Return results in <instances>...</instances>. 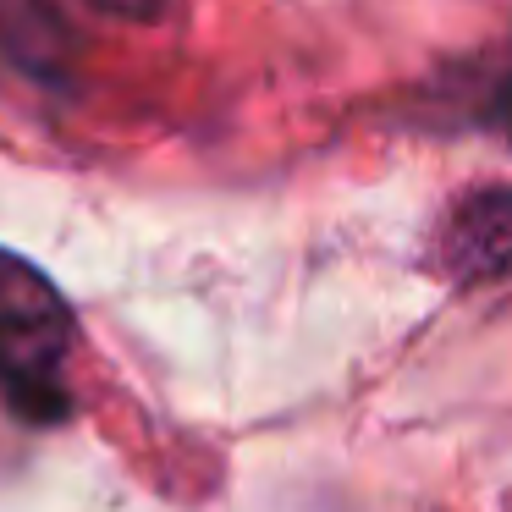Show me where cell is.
Here are the masks:
<instances>
[{"label": "cell", "mask_w": 512, "mask_h": 512, "mask_svg": "<svg viewBox=\"0 0 512 512\" xmlns=\"http://www.w3.org/2000/svg\"><path fill=\"white\" fill-rule=\"evenodd\" d=\"M78 347L61 287L23 254L0 248V397L28 424H61L72 413L67 364Z\"/></svg>", "instance_id": "1"}, {"label": "cell", "mask_w": 512, "mask_h": 512, "mask_svg": "<svg viewBox=\"0 0 512 512\" xmlns=\"http://www.w3.org/2000/svg\"><path fill=\"white\" fill-rule=\"evenodd\" d=\"M435 265L457 287L512 281V188L507 182L463 193L446 210L441 232H435Z\"/></svg>", "instance_id": "2"}, {"label": "cell", "mask_w": 512, "mask_h": 512, "mask_svg": "<svg viewBox=\"0 0 512 512\" xmlns=\"http://www.w3.org/2000/svg\"><path fill=\"white\" fill-rule=\"evenodd\" d=\"M0 50L23 72L56 83L67 72L72 39H67V23H61V12L50 0H0Z\"/></svg>", "instance_id": "3"}, {"label": "cell", "mask_w": 512, "mask_h": 512, "mask_svg": "<svg viewBox=\"0 0 512 512\" xmlns=\"http://www.w3.org/2000/svg\"><path fill=\"white\" fill-rule=\"evenodd\" d=\"M496 127L507 133V144H512V83L501 89V100H496Z\"/></svg>", "instance_id": "5"}, {"label": "cell", "mask_w": 512, "mask_h": 512, "mask_svg": "<svg viewBox=\"0 0 512 512\" xmlns=\"http://www.w3.org/2000/svg\"><path fill=\"white\" fill-rule=\"evenodd\" d=\"M89 6H100L111 17H127V23H155L166 12V0H89Z\"/></svg>", "instance_id": "4"}]
</instances>
